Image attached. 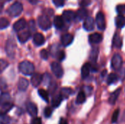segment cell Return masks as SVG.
I'll return each mask as SVG.
<instances>
[{
    "label": "cell",
    "instance_id": "30bf717a",
    "mask_svg": "<svg viewBox=\"0 0 125 124\" xmlns=\"http://www.w3.org/2000/svg\"><path fill=\"white\" fill-rule=\"evenodd\" d=\"M73 39H74L73 36L72 34L67 33V34H63L62 36V37H61V42H62V44L64 46L66 47V46L70 45L73 42Z\"/></svg>",
    "mask_w": 125,
    "mask_h": 124
},
{
    "label": "cell",
    "instance_id": "5b68a950",
    "mask_svg": "<svg viewBox=\"0 0 125 124\" xmlns=\"http://www.w3.org/2000/svg\"><path fill=\"white\" fill-rule=\"evenodd\" d=\"M123 60L119 54H115L111 59V67L115 71H119L122 69Z\"/></svg>",
    "mask_w": 125,
    "mask_h": 124
},
{
    "label": "cell",
    "instance_id": "bcb514c9",
    "mask_svg": "<svg viewBox=\"0 0 125 124\" xmlns=\"http://www.w3.org/2000/svg\"><path fill=\"white\" fill-rule=\"evenodd\" d=\"M59 124H68L67 121L64 118H61L59 121Z\"/></svg>",
    "mask_w": 125,
    "mask_h": 124
},
{
    "label": "cell",
    "instance_id": "44dd1931",
    "mask_svg": "<svg viewBox=\"0 0 125 124\" xmlns=\"http://www.w3.org/2000/svg\"><path fill=\"white\" fill-rule=\"evenodd\" d=\"M120 92H121V88H118L116 89V91H114L110 96L109 99H108V102L111 104V105H114L116 102V100L118 99L119 98V96L120 94Z\"/></svg>",
    "mask_w": 125,
    "mask_h": 124
},
{
    "label": "cell",
    "instance_id": "8d00e7d4",
    "mask_svg": "<svg viewBox=\"0 0 125 124\" xmlns=\"http://www.w3.org/2000/svg\"><path fill=\"white\" fill-rule=\"evenodd\" d=\"M40 56L42 58H43L44 60H47L48 58V53L46 50L43 49L40 51Z\"/></svg>",
    "mask_w": 125,
    "mask_h": 124
},
{
    "label": "cell",
    "instance_id": "e575fe53",
    "mask_svg": "<svg viewBox=\"0 0 125 124\" xmlns=\"http://www.w3.org/2000/svg\"><path fill=\"white\" fill-rule=\"evenodd\" d=\"M119 115V109H116V110L114 112V113H113V115H112L111 121H112L113 124L116 123V122L118 121Z\"/></svg>",
    "mask_w": 125,
    "mask_h": 124
},
{
    "label": "cell",
    "instance_id": "c3c4849f",
    "mask_svg": "<svg viewBox=\"0 0 125 124\" xmlns=\"http://www.w3.org/2000/svg\"><path fill=\"white\" fill-rule=\"evenodd\" d=\"M122 122H125V112L123 113V115H122V120H121Z\"/></svg>",
    "mask_w": 125,
    "mask_h": 124
},
{
    "label": "cell",
    "instance_id": "f1b7e54d",
    "mask_svg": "<svg viewBox=\"0 0 125 124\" xmlns=\"http://www.w3.org/2000/svg\"><path fill=\"white\" fill-rule=\"evenodd\" d=\"M73 90L70 88H63L62 90H61V96H62V98L64 99H67L72 94H73Z\"/></svg>",
    "mask_w": 125,
    "mask_h": 124
},
{
    "label": "cell",
    "instance_id": "f6af8a7d",
    "mask_svg": "<svg viewBox=\"0 0 125 124\" xmlns=\"http://www.w3.org/2000/svg\"><path fill=\"white\" fill-rule=\"evenodd\" d=\"M120 77H122V78L125 77V68L123 69H120Z\"/></svg>",
    "mask_w": 125,
    "mask_h": 124
},
{
    "label": "cell",
    "instance_id": "ee69618b",
    "mask_svg": "<svg viewBox=\"0 0 125 124\" xmlns=\"http://www.w3.org/2000/svg\"><path fill=\"white\" fill-rule=\"evenodd\" d=\"M31 124H42V120L40 118H34L31 121Z\"/></svg>",
    "mask_w": 125,
    "mask_h": 124
},
{
    "label": "cell",
    "instance_id": "5bb4252c",
    "mask_svg": "<svg viewBox=\"0 0 125 124\" xmlns=\"http://www.w3.org/2000/svg\"><path fill=\"white\" fill-rule=\"evenodd\" d=\"M103 40V36L99 33H94L89 35V41L92 44H98Z\"/></svg>",
    "mask_w": 125,
    "mask_h": 124
},
{
    "label": "cell",
    "instance_id": "603a6c76",
    "mask_svg": "<svg viewBox=\"0 0 125 124\" xmlns=\"http://www.w3.org/2000/svg\"><path fill=\"white\" fill-rule=\"evenodd\" d=\"M113 45L116 48H121L122 46V39L119 34H115L113 39Z\"/></svg>",
    "mask_w": 125,
    "mask_h": 124
},
{
    "label": "cell",
    "instance_id": "8992f818",
    "mask_svg": "<svg viewBox=\"0 0 125 124\" xmlns=\"http://www.w3.org/2000/svg\"><path fill=\"white\" fill-rule=\"evenodd\" d=\"M96 23L97 26L100 30H105L106 27V22H105V18L103 12H99L97 15H96Z\"/></svg>",
    "mask_w": 125,
    "mask_h": 124
},
{
    "label": "cell",
    "instance_id": "484cf974",
    "mask_svg": "<svg viewBox=\"0 0 125 124\" xmlns=\"http://www.w3.org/2000/svg\"><path fill=\"white\" fill-rule=\"evenodd\" d=\"M119 80V76L118 75L115 74V73H111L108 75V79H107V83L108 85L115 83L118 81Z\"/></svg>",
    "mask_w": 125,
    "mask_h": 124
},
{
    "label": "cell",
    "instance_id": "836d02e7",
    "mask_svg": "<svg viewBox=\"0 0 125 124\" xmlns=\"http://www.w3.org/2000/svg\"><path fill=\"white\" fill-rule=\"evenodd\" d=\"M9 66V63L7 61L4 59H0V73L3 72V71Z\"/></svg>",
    "mask_w": 125,
    "mask_h": 124
},
{
    "label": "cell",
    "instance_id": "d6a6232c",
    "mask_svg": "<svg viewBox=\"0 0 125 124\" xmlns=\"http://www.w3.org/2000/svg\"><path fill=\"white\" fill-rule=\"evenodd\" d=\"M10 25L9 20L5 18H0V29H4Z\"/></svg>",
    "mask_w": 125,
    "mask_h": 124
},
{
    "label": "cell",
    "instance_id": "e0dca14e",
    "mask_svg": "<svg viewBox=\"0 0 125 124\" xmlns=\"http://www.w3.org/2000/svg\"><path fill=\"white\" fill-rule=\"evenodd\" d=\"M29 84V80L27 79L21 77L19 79V81L18 83V88L21 91H24L27 89Z\"/></svg>",
    "mask_w": 125,
    "mask_h": 124
},
{
    "label": "cell",
    "instance_id": "d4e9b609",
    "mask_svg": "<svg viewBox=\"0 0 125 124\" xmlns=\"http://www.w3.org/2000/svg\"><path fill=\"white\" fill-rule=\"evenodd\" d=\"M63 98L62 96H61V94H56V96H54L53 97V99H52V106L53 107H57L60 105V104L62 103V101Z\"/></svg>",
    "mask_w": 125,
    "mask_h": 124
},
{
    "label": "cell",
    "instance_id": "4fadbf2b",
    "mask_svg": "<svg viewBox=\"0 0 125 124\" xmlns=\"http://www.w3.org/2000/svg\"><path fill=\"white\" fill-rule=\"evenodd\" d=\"M26 110L29 114L32 117H36L37 115V107L33 102H29L26 105Z\"/></svg>",
    "mask_w": 125,
    "mask_h": 124
},
{
    "label": "cell",
    "instance_id": "7a4b0ae2",
    "mask_svg": "<svg viewBox=\"0 0 125 124\" xmlns=\"http://www.w3.org/2000/svg\"><path fill=\"white\" fill-rule=\"evenodd\" d=\"M23 12V5L20 2H15L7 10V13L11 17H17Z\"/></svg>",
    "mask_w": 125,
    "mask_h": 124
},
{
    "label": "cell",
    "instance_id": "277c9868",
    "mask_svg": "<svg viewBox=\"0 0 125 124\" xmlns=\"http://www.w3.org/2000/svg\"><path fill=\"white\" fill-rule=\"evenodd\" d=\"M38 25L40 29L44 31L49 29L51 27V22L47 15H40L38 18Z\"/></svg>",
    "mask_w": 125,
    "mask_h": 124
},
{
    "label": "cell",
    "instance_id": "52a82bcc",
    "mask_svg": "<svg viewBox=\"0 0 125 124\" xmlns=\"http://www.w3.org/2000/svg\"><path fill=\"white\" fill-rule=\"evenodd\" d=\"M51 68L53 73L57 78L62 77V76L64 75L63 68L58 62H53L51 65Z\"/></svg>",
    "mask_w": 125,
    "mask_h": 124
},
{
    "label": "cell",
    "instance_id": "f35d334b",
    "mask_svg": "<svg viewBox=\"0 0 125 124\" xmlns=\"http://www.w3.org/2000/svg\"><path fill=\"white\" fill-rule=\"evenodd\" d=\"M53 2L56 7H62L64 4V0H53Z\"/></svg>",
    "mask_w": 125,
    "mask_h": 124
},
{
    "label": "cell",
    "instance_id": "7bdbcfd3",
    "mask_svg": "<svg viewBox=\"0 0 125 124\" xmlns=\"http://www.w3.org/2000/svg\"><path fill=\"white\" fill-rule=\"evenodd\" d=\"M7 88V83L4 79H0V89H5Z\"/></svg>",
    "mask_w": 125,
    "mask_h": 124
},
{
    "label": "cell",
    "instance_id": "cb8c5ba5",
    "mask_svg": "<svg viewBox=\"0 0 125 124\" xmlns=\"http://www.w3.org/2000/svg\"><path fill=\"white\" fill-rule=\"evenodd\" d=\"M115 21L116 25L118 28H123L125 26V16H124L123 15H119L118 16H116Z\"/></svg>",
    "mask_w": 125,
    "mask_h": 124
},
{
    "label": "cell",
    "instance_id": "6da1fadb",
    "mask_svg": "<svg viewBox=\"0 0 125 124\" xmlns=\"http://www.w3.org/2000/svg\"><path fill=\"white\" fill-rule=\"evenodd\" d=\"M19 70L24 75H31L34 72V66L29 61H23L19 64Z\"/></svg>",
    "mask_w": 125,
    "mask_h": 124
},
{
    "label": "cell",
    "instance_id": "3957f363",
    "mask_svg": "<svg viewBox=\"0 0 125 124\" xmlns=\"http://www.w3.org/2000/svg\"><path fill=\"white\" fill-rule=\"evenodd\" d=\"M15 49H16V43L13 38H10L7 41L5 50L7 56L10 58H14L15 54Z\"/></svg>",
    "mask_w": 125,
    "mask_h": 124
},
{
    "label": "cell",
    "instance_id": "ffe728a7",
    "mask_svg": "<svg viewBox=\"0 0 125 124\" xmlns=\"http://www.w3.org/2000/svg\"><path fill=\"white\" fill-rule=\"evenodd\" d=\"M31 37V32L29 31H26L23 32H21L18 34V40L21 43H25Z\"/></svg>",
    "mask_w": 125,
    "mask_h": 124
},
{
    "label": "cell",
    "instance_id": "7dc6e473",
    "mask_svg": "<svg viewBox=\"0 0 125 124\" xmlns=\"http://www.w3.org/2000/svg\"><path fill=\"white\" fill-rule=\"evenodd\" d=\"M29 2H31L32 4H36L38 1V0H29Z\"/></svg>",
    "mask_w": 125,
    "mask_h": 124
},
{
    "label": "cell",
    "instance_id": "f546056e",
    "mask_svg": "<svg viewBox=\"0 0 125 124\" xmlns=\"http://www.w3.org/2000/svg\"><path fill=\"white\" fill-rule=\"evenodd\" d=\"M13 107V105L11 104V103H9V104H7V105H2L1 106V109H0V111H1V114H6L7 112H9Z\"/></svg>",
    "mask_w": 125,
    "mask_h": 124
},
{
    "label": "cell",
    "instance_id": "60d3db41",
    "mask_svg": "<svg viewBox=\"0 0 125 124\" xmlns=\"http://www.w3.org/2000/svg\"><path fill=\"white\" fill-rule=\"evenodd\" d=\"M29 29L31 31H34L36 30V26H35V22L31 20L29 21Z\"/></svg>",
    "mask_w": 125,
    "mask_h": 124
},
{
    "label": "cell",
    "instance_id": "7402d4cb",
    "mask_svg": "<svg viewBox=\"0 0 125 124\" xmlns=\"http://www.w3.org/2000/svg\"><path fill=\"white\" fill-rule=\"evenodd\" d=\"M10 100H11V97L8 93H2L0 95V107L11 103Z\"/></svg>",
    "mask_w": 125,
    "mask_h": 124
},
{
    "label": "cell",
    "instance_id": "1f68e13d",
    "mask_svg": "<svg viewBox=\"0 0 125 124\" xmlns=\"http://www.w3.org/2000/svg\"><path fill=\"white\" fill-rule=\"evenodd\" d=\"M10 122V118L7 115L0 113V124H9Z\"/></svg>",
    "mask_w": 125,
    "mask_h": 124
},
{
    "label": "cell",
    "instance_id": "8fae6325",
    "mask_svg": "<svg viewBox=\"0 0 125 124\" xmlns=\"http://www.w3.org/2000/svg\"><path fill=\"white\" fill-rule=\"evenodd\" d=\"M42 81V76L39 73L33 74L31 78V83L34 87H37Z\"/></svg>",
    "mask_w": 125,
    "mask_h": 124
},
{
    "label": "cell",
    "instance_id": "d6986e66",
    "mask_svg": "<svg viewBox=\"0 0 125 124\" xmlns=\"http://www.w3.org/2000/svg\"><path fill=\"white\" fill-rule=\"evenodd\" d=\"M53 25L57 29H61L64 27V20L62 16H56L53 19Z\"/></svg>",
    "mask_w": 125,
    "mask_h": 124
},
{
    "label": "cell",
    "instance_id": "9a60e30c",
    "mask_svg": "<svg viewBox=\"0 0 125 124\" xmlns=\"http://www.w3.org/2000/svg\"><path fill=\"white\" fill-rule=\"evenodd\" d=\"M91 70H92V66L90 65V64L89 63L84 64L83 66L81 68V76H82V78L83 79L86 78L89 75Z\"/></svg>",
    "mask_w": 125,
    "mask_h": 124
},
{
    "label": "cell",
    "instance_id": "9c48e42d",
    "mask_svg": "<svg viewBox=\"0 0 125 124\" xmlns=\"http://www.w3.org/2000/svg\"><path fill=\"white\" fill-rule=\"evenodd\" d=\"M26 21L25 19L23 18H21V19H19L18 21H16L14 25H13V29L15 31H20L23 29H24L26 27Z\"/></svg>",
    "mask_w": 125,
    "mask_h": 124
},
{
    "label": "cell",
    "instance_id": "2e32d148",
    "mask_svg": "<svg viewBox=\"0 0 125 124\" xmlns=\"http://www.w3.org/2000/svg\"><path fill=\"white\" fill-rule=\"evenodd\" d=\"M33 41H34V43L36 45L40 46V45H42L45 43V37L41 33H36L34 35Z\"/></svg>",
    "mask_w": 125,
    "mask_h": 124
},
{
    "label": "cell",
    "instance_id": "4316f807",
    "mask_svg": "<svg viewBox=\"0 0 125 124\" xmlns=\"http://www.w3.org/2000/svg\"><path fill=\"white\" fill-rule=\"evenodd\" d=\"M98 54H99V48H94L92 50L91 54H90V59L92 62L96 63L97 57H98Z\"/></svg>",
    "mask_w": 125,
    "mask_h": 124
},
{
    "label": "cell",
    "instance_id": "b9f144b4",
    "mask_svg": "<svg viewBox=\"0 0 125 124\" xmlns=\"http://www.w3.org/2000/svg\"><path fill=\"white\" fill-rule=\"evenodd\" d=\"M91 3V0H80V5L82 7L88 6Z\"/></svg>",
    "mask_w": 125,
    "mask_h": 124
},
{
    "label": "cell",
    "instance_id": "83f0119b",
    "mask_svg": "<svg viewBox=\"0 0 125 124\" xmlns=\"http://www.w3.org/2000/svg\"><path fill=\"white\" fill-rule=\"evenodd\" d=\"M86 101V94L84 91H81L78 96H77V98H76V103L78 105H81L83 104L84 102Z\"/></svg>",
    "mask_w": 125,
    "mask_h": 124
},
{
    "label": "cell",
    "instance_id": "74e56055",
    "mask_svg": "<svg viewBox=\"0 0 125 124\" xmlns=\"http://www.w3.org/2000/svg\"><path fill=\"white\" fill-rule=\"evenodd\" d=\"M52 114V110L50 107H46L44 110V115L46 118H49L51 117Z\"/></svg>",
    "mask_w": 125,
    "mask_h": 124
},
{
    "label": "cell",
    "instance_id": "ac0fdd59",
    "mask_svg": "<svg viewBox=\"0 0 125 124\" xmlns=\"http://www.w3.org/2000/svg\"><path fill=\"white\" fill-rule=\"evenodd\" d=\"M88 11L85 8H81L79 9L77 12L75 13V18L78 20H82L86 19L88 16Z\"/></svg>",
    "mask_w": 125,
    "mask_h": 124
},
{
    "label": "cell",
    "instance_id": "ab89813d",
    "mask_svg": "<svg viewBox=\"0 0 125 124\" xmlns=\"http://www.w3.org/2000/svg\"><path fill=\"white\" fill-rule=\"evenodd\" d=\"M57 58H59V61H62L64 58H65V54L64 52L62 50H60L57 53Z\"/></svg>",
    "mask_w": 125,
    "mask_h": 124
},
{
    "label": "cell",
    "instance_id": "d590c367",
    "mask_svg": "<svg viewBox=\"0 0 125 124\" xmlns=\"http://www.w3.org/2000/svg\"><path fill=\"white\" fill-rule=\"evenodd\" d=\"M116 11L119 13V15L125 14V4H119L116 7Z\"/></svg>",
    "mask_w": 125,
    "mask_h": 124
},
{
    "label": "cell",
    "instance_id": "ba28073f",
    "mask_svg": "<svg viewBox=\"0 0 125 124\" xmlns=\"http://www.w3.org/2000/svg\"><path fill=\"white\" fill-rule=\"evenodd\" d=\"M83 28L86 31H92L94 29V20L92 17L88 16L84 20Z\"/></svg>",
    "mask_w": 125,
    "mask_h": 124
},
{
    "label": "cell",
    "instance_id": "4dcf8cb0",
    "mask_svg": "<svg viewBox=\"0 0 125 124\" xmlns=\"http://www.w3.org/2000/svg\"><path fill=\"white\" fill-rule=\"evenodd\" d=\"M38 94H39L40 96L42 99H44L46 102H48L49 96H48V93L47 91H45V90L41 88V89H39V90H38Z\"/></svg>",
    "mask_w": 125,
    "mask_h": 124
},
{
    "label": "cell",
    "instance_id": "7c38bea8",
    "mask_svg": "<svg viewBox=\"0 0 125 124\" xmlns=\"http://www.w3.org/2000/svg\"><path fill=\"white\" fill-rule=\"evenodd\" d=\"M62 18L64 20L70 22L75 18V12L73 10H65L62 13Z\"/></svg>",
    "mask_w": 125,
    "mask_h": 124
}]
</instances>
